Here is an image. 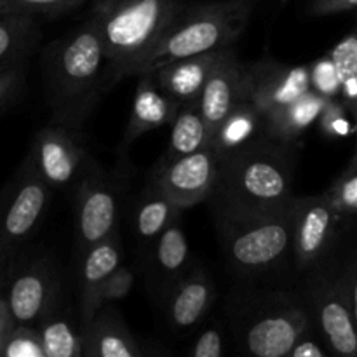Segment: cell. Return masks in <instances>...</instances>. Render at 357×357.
I'll return each instance as SVG.
<instances>
[{
    "mask_svg": "<svg viewBox=\"0 0 357 357\" xmlns=\"http://www.w3.org/2000/svg\"><path fill=\"white\" fill-rule=\"evenodd\" d=\"M2 357H47L42 349L38 331L30 326H16L7 340Z\"/></svg>",
    "mask_w": 357,
    "mask_h": 357,
    "instance_id": "obj_33",
    "label": "cell"
},
{
    "mask_svg": "<svg viewBox=\"0 0 357 357\" xmlns=\"http://www.w3.org/2000/svg\"><path fill=\"white\" fill-rule=\"evenodd\" d=\"M40 38L33 16H0V72L26 63Z\"/></svg>",
    "mask_w": 357,
    "mask_h": 357,
    "instance_id": "obj_25",
    "label": "cell"
},
{
    "mask_svg": "<svg viewBox=\"0 0 357 357\" xmlns=\"http://www.w3.org/2000/svg\"><path fill=\"white\" fill-rule=\"evenodd\" d=\"M24 73H26V63L7 68L0 72V112L16 98L24 82Z\"/></svg>",
    "mask_w": 357,
    "mask_h": 357,
    "instance_id": "obj_35",
    "label": "cell"
},
{
    "mask_svg": "<svg viewBox=\"0 0 357 357\" xmlns=\"http://www.w3.org/2000/svg\"><path fill=\"white\" fill-rule=\"evenodd\" d=\"M357 9V0H310V16H331Z\"/></svg>",
    "mask_w": 357,
    "mask_h": 357,
    "instance_id": "obj_37",
    "label": "cell"
},
{
    "mask_svg": "<svg viewBox=\"0 0 357 357\" xmlns=\"http://www.w3.org/2000/svg\"><path fill=\"white\" fill-rule=\"evenodd\" d=\"M42 77L51 122L79 132L108 87L107 56L93 20L45 47Z\"/></svg>",
    "mask_w": 357,
    "mask_h": 357,
    "instance_id": "obj_1",
    "label": "cell"
},
{
    "mask_svg": "<svg viewBox=\"0 0 357 357\" xmlns=\"http://www.w3.org/2000/svg\"><path fill=\"white\" fill-rule=\"evenodd\" d=\"M220 243L230 267L246 278L279 267L293 251L291 204L281 211L215 213Z\"/></svg>",
    "mask_w": 357,
    "mask_h": 357,
    "instance_id": "obj_5",
    "label": "cell"
},
{
    "mask_svg": "<svg viewBox=\"0 0 357 357\" xmlns=\"http://www.w3.org/2000/svg\"><path fill=\"white\" fill-rule=\"evenodd\" d=\"M42 349L47 357H82V331H77L68 317L49 312L38 326Z\"/></svg>",
    "mask_w": 357,
    "mask_h": 357,
    "instance_id": "obj_27",
    "label": "cell"
},
{
    "mask_svg": "<svg viewBox=\"0 0 357 357\" xmlns=\"http://www.w3.org/2000/svg\"><path fill=\"white\" fill-rule=\"evenodd\" d=\"M26 159L42 181L54 190L80 178L91 155L79 142L77 132L51 124L35 135Z\"/></svg>",
    "mask_w": 357,
    "mask_h": 357,
    "instance_id": "obj_12",
    "label": "cell"
},
{
    "mask_svg": "<svg viewBox=\"0 0 357 357\" xmlns=\"http://www.w3.org/2000/svg\"><path fill=\"white\" fill-rule=\"evenodd\" d=\"M248 100L246 63H241L232 47L220 52L197 105L209 132L241 101Z\"/></svg>",
    "mask_w": 357,
    "mask_h": 357,
    "instance_id": "obj_16",
    "label": "cell"
},
{
    "mask_svg": "<svg viewBox=\"0 0 357 357\" xmlns=\"http://www.w3.org/2000/svg\"><path fill=\"white\" fill-rule=\"evenodd\" d=\"M251 2H255V0H251Z\"/></svg>",
    "mask_w": 357,
    "mask_h": 357,
    "instance_id": "obj_42",
    "label": "cell"
},
{
    "mask_svg": "<svg viewBox=\"0 0 357 357\" xmlns=\"http://www.w3.org/2000/svg\"><path fill=\"white\" fill-rule=\"evenodd\" d=\"M310 305L335 354L338 357H357V328L342 274L316 279L310 288Z\"/></svg>",
    "mask_w": 357,
    "mask_h": 357,
    "instance_id": "obj_14",
    "label": "cell"
},
{
    "mask_svg": "<svg viewBox=\"0 0 357 357\" xmlns=\"http://www.w3.org/2000/svg\"><path fill=\"white\" fill-rule=\"evenodd\" d=\"M178 0H94V21L108 63V86L138 75L176 10Z\"/></svg>",
    "mask_w": 357,
    "mask_h": 357,
    "instance_id": "obj_3",
    "label": "cell"
},
{
    "mask_svg": "<svg viewBox=\"0 0 357 357\" xmlns=\"http://www.w3.org/2000/svg\"><path fill=\"white\" fill-rule=\"evenodd\" d=\"M222 51L223 49L178 59V61L153 70L152 73L160 89L178 105L197 103L209 79V73Z\"/></svg>",
    "mask_w": 357,
    "mask_h": 357,
    "instance_id": "obj_21",
    "label": "cell"
},
{
    "mask_svg": "<svg viewBox=\"0 0 357 357\" xmlns=\"http://www.w3.org/2000/svg\"><path fill=\"white\" fill-rule=\"evenodd\" d=\"M86 0H0V16L56 17L77 9Z\"/></svg>",
    "mask_w": 357,
    "mask_h": 357,
    "instance_id": "obj_30",
    "label": "cell"
},
{
    "mask_svg": "<svg viewBox=\"0 0 357 357\" xmlns=\"http://www.w3.org/2000/svg\"><path fill=\"white\" fill-rule=\"evenodd\" d=\"M52 190L24 159L0 194V281L7 278L21 248L45 215Z\"/></svg>",
    "mask_w": 357,
    "mask_h": 357,
    "instance_id": "obj_6",
    "label": "cell"
},
{
    "mask_svg": "<svg viewBox=\"0 0 357 357\" xmlns=\"http://www.w3.org/2000/svg\"><path fill=\"white\" fill-rule=\"evenodd\" d=\"M209 138H211V132L199 110V105H180L176 115L171 121L169 145L160 160L176 159V157L197 152L209 145Z\"/></svg>",
    "mask_w": 357,
    "mask_h": 357,
    "instance_id": "obj_26",
    "label": "cell"
},
{
    "mask_svg": "<svg viewBox=\"0 0 357 357\" xmlns=\"http://www.w3.org/2000/svg\"><path fill=\"white\" fill-rule=\"evenodd\" d=\"M80 331L82 357H142L126 323L110 305L101 307Z\"/></svg>",
    "mask_w": 357,
    "mask_h": 357,
    "instance_id": "obj_20",
    "label": "cell"
},
{
    "mask_svg": "<svg viewBox=\"0 0 357 357\" xmlns=\"http://www.w3.org/2000/svg\"><path fill=\"white\" fill-rule=\"evenodd\" d=\"M220 159L211 146L188 155L159 160L149 183L159 188L178 208L188 209L209 201L218 178Z\"/></svg>",
    "mask_w": 357,
    "mask_h": 357,
    "instance_id": "obj_9",
    "label": "cell"
},
{
    "mask_svg": "<svg viewBox=\"0 0 357 357\" xmlns=\"http://www.w3.org/2000/svg\"><path fill=\"white\" fill-rule=\"evenodd\" d=\"M342 278H344L349 305H351V312H352V317H354V323L357 328V260L352 261V264L345 268Z\"/></svg>",
    "mask_w": 357,
    "mask_h": 357,
    "instance_id": "obj_38",
    "label": "cell"
},
{
    "mask_svg": "<svg viewBox=\"0 0 357 357\" xmlns=\"http://www.w3.org/2000/svg\"><path fill=\"white\" fill-rule=\"evenodd\" d=\"M309 312L288 293H274L255 303L244 321L243 347L248 357H286L305 337Z\"/></svg>",
    "mask_w": 357,
    "mask_h": 357,
    "instance_id": "obj_7",
    "label": "cell"
},
{
    "mask_svg": "<svg viewBox=\"0 0 357 357\" xmlns=\"http://www.w3.org/2000/svg\"><path fill=\"white\" fill-rule=\"evenodd\" d=\"M122 264V246L119 232L91 246L80 257V319L87 324L101 309V289L112 272Z\"/></svg>",
    "mask_w": 357,
    "mask_h": 357,
    "instance_id": "obj_18",
    "label": "cell"
},
{
    "mask_svg": "<svg viewBox=\"0 0 357 357\" xmlns=\"http://www.w3.org/2000/svg\"><path fill=\"white\" fill-rule=\"evenodd\" d=\"M122 178L89 159L75 192V250L82 257L91 246L117 232Z\"/></svg>",
    "mask_w": 357,
    "mask_h": 357,
    "instance_id": "obj_8",
    "label": "cell"
},
{
    "mask_svg": "<svg viewBox=\"0 0 357 357\" xmlns=\"http://www.w3.org/2000/svg\"><path fill=\"white\" fill-rule=\"evenodd\" d=\"M6 302L17 326L40 323L56 309L61 293L59 275L54 265L45 258L10 268L7 275Z\"/></svg>",
    "mask_w": 357,
    "mask_h": 357,
    "instance_id": "obj_10",
    "label": "cell"
},
{
    "mask_svg": "<svg viewBox=\"0 0 357 357\" xmlns=\"http://www.w3.org/2000/svg\"><path fill=\"white\" fill-rule=\"evenodd\" d=\"M145 282L150 295L164 303L171 289L192 267V253L187 234L180 220L171 223L145 250Z\"/></svg>",
    "mask_w": 357,
    "mask_h": 357,
    "instance_id": "obj_15",
    "label": "cell"
},
{
    "mask_svg": "<svg viewBox=\"0 0 357 357\" xmlns=\"http://www.w3.org/2000/svg\"><path fill=\"white\" fill-rule=\"evenodd\" d=\"M328 54L340 77V100L352 112L357 107V30L345 35Z\"/></svg>",
    "mask_w": 357,
    "mask_h": 357,
    "instance_id": "obj_28",
    "label": "cell"
},
{
    "mask_svg": "<svg viewBox=\"0 0 357 357\" xmlns=\"http://www.w3.org/2000/svg\"><path fill=\"white\" fill-rule=\"evenodd\" d=\"M16 326L17 324L14 323L13 316H10V310L7 307L6 298L0 296V357H2L7 340H9L10 333H13Z\"/></svg>",
    "mask_w": 357,
    "mask_h": 357,
    "instance_id": "obj_39",
    "label": "cell"
},
{
    "mask_svg": "<svg viewBox=\"0 0 357 357\" xmlns=\"http://www.w3.org/2000/svg\"><path fill=\"white\" fill-rule=\"evenodd\" d=\"M183 209L178 208L167 195L146 181V187L132 206L131 229L132 236L145 251L171 223L180 220Z\"/></svg>",
    "mask_w": 357,
    "mask_h": 357,
    "instance_id": "obj_22",
    "label": "cell"
},
{
    "mask_svg": "<svg viewBox=\"0 0 357 357\" xmlns=\"http://www.w3.org/2000/svg\"><path fill=\"white\" fill-rule=\"evenodd\" d=\"M352 119H354V135L357 136V107L352 110Z\"/></svg>",
    "mask_w": 357,
    "mask_h": 357,
    "instance_id": "obj_41",
    "label": "cell"
},
{
    "mask_svg": "<svg viewBox=\"0 0 357 357\" xmlns=\"http://www.w3.org/2000/svg\"><path fill=\"white\" fill-rule=\"evenodd\" d=\"M293 260L300 271L314 267L328 253L337 236L342 216L328 195L293 197Z\"/></svg>",
    "mask_w": 357,
    "mask_h": 357,
    "instance_id": "obj_11",
    "label": "cell"
},
{
    "mask_svg": "<svg viewBox=\"0 0 357 357\" xmlns=\"http://www.w3.org/2000/svg\"><path fill=\"white\" fill-rule=\"evenodd\" d=\"M324 194L342 218L357 215V146L347 167L331 183V187L324 190Z\"/></svg>",
    "mask_w": 357,
    "mask_h": 357,
    "instance_id": "obj_29",
    "label": "cell"
},
{
    "mask_svg": "<svg viewBox=\"0 0 357 357\" xmlns=\"http://www.w3.org/2000/svg\"><path fill=\"white\" fill-rule=\"evenodd\" d=\"M310 91L323 96L324 100H337L340 98V77L337 66L330 54L321 56L309 65Z\"/></svg>",
    "mask_w": 357,
    "mask_h": 357,
    "instance_id": "obj_32",
    "label": "cell"
},
{
    "mask_svg": "<svg viewBox=\"0 0 357 357\" xmlns=\"http://www.w3.org/2000/svg\"><path fill=\"white\" fill-rule=\"evenodd\" d=\"M286 357H326V356H324V352L321 351V347L316 344V342L305 340V337H303Z\"/></svg>",
    "mask_w": 357,
    "mask_h": 357,
    "instance_id": "obj_40",
    "label": "cell"
},
{
    "mask_svg": "<svg viewBox=\"0 0 357 357\" xmlns=\"http://www.w3.org/2000/svg\"><path fill=\"white\" fill-rule=\"evenodd\" d=\"M248 100L264 114H275L310 91L309 65H284L274 59L246 65Z\"/></svg>",
    "mask_w": 357,
    "mask_h": 357,
    "instance_id": "obj_13",
    "label": "cell"
},
{
    "mask_svg": "<svg viewBox=\"0 0 357 357\" xmlns=\"http://www.w3.org/2000/svg\"><path fill=\"white\" fill-rule=\"evenodd\" d=\"M296 146L258 138L220 159L209 201L215 213L281 211L293 201Z\"/></svg>",
    "mask_w": 357,
    "mask_h": 357,
    "instance_id": "obj_2",
    "label": "cell"
},
{
    "mask_svg": "<svg viewBox=\"0 0 357 357\" xmlns=\"http://www.w3.org/2000/svg\"><path fill=\"white\" fill-rule=\"evenodd\" d=\"M190 357H223L222 331L216 326L202 330L195 340Z\"/></svg>",
    "mask_w": 357,
    "mask_h": 357,
    "instance_id": "obj_36",
    "label": "cell"
},
{
    "mask_svg": "<svg viewBox=\"0 0 357 357\" xmlns=\"http://www.w3.org/2000/svg\"><path fill=\"white\" fill-rule=\"evenodd\" d=\"M321 132L330 139H344L354 135V119L352 112L345 107L340 98L328 100L317 119Z\"/></svg>",
    "mask_w": 357,
    "mask_h": 357,
    "instance_id": "obj_31",
    "label": "cell"
},
{
    "mask_svg": "<svg viewBox=\"0 0 357 357\" xmlns=\"http://www.w3.org/2000/svg\"><path fill=\"white\" fill-rule=\"evenodd\" d=\"M132 286H135V274H132L131 268L121 264L112 272L110 278L105 282L103 289H101V305H110V303L126 298Z\"/></svg>",
    "mask_w": 357,
    "mask_h": 357,
    "instance_id": "obj_34",
    "label": "cell"
},
{
    "mask_svg": "<svg viewBox=\"0 0 357 357\" xmlns=\"http://www.w3.org/2000/svg\"><path fill=\"white\" fill-rule=\"evenodd\" d=\"M215 296V281L208 268L201 264H192L164 300L171 326L181 331L197 326L211 309Z\"/></svg>",
    "mask_w": 357,
    "mask_h": 357,
    "instance_id": "obj_17",
    "label": "cell"
},
{
    "mask_svg": "<svg viewBox=\"0 0 357 357\" xmlns=\"http://www.w3.org/2000/svg\"><path fill=\"white\" fill-rule=\"evenodd\" d=\"M253 6L251 0H213L180 6L153 51L142 63L138 75L178 59L232 47L246 30Z\"/></svg>",
    "mask_w": 357,
    "mask_h": 357,
    "instance_id": "obj_4",
    "label": "cell"
},
{
    "mask_svg": "<svg viewBox=\"0 0 357 357\" xmlns=\"http://www.w3.org/2000/svg\"><path fill=\"white\" fill-rule=\"evenodd\" d=\"M178 108L180 105L160 89L152 72L139 73L131 114L124 131V145H131L145 132L171 124Z\"/></svg>",
    "mask_w": 357,
    "mask_h": 357,
    "instance_id": "obj_19",
    "label": "cell"
},
{
    "mask_svg": "<svg viewBox=\"0 0 357 357\" xmlns=\"http://www.w3.org/2000/svg\"><path fill=\"white\" fill-rule=\"evenodd\" d=\"M326 101L317 93L309 91L291 105L265 117V136L284 145H298L303 132L317 122Z\"/></svg>",
    "mask_w": 357,
    "mask_h": 357,
    "instance_id": "obj_24",
    "label": "cell"
},
{
    "mask_svg": "<svg viewBox=\"0 0 357 357\" xmlns=\"http://www.w3.org/2000/svg\"><path fill=\"white\" fill-rule=\"evenodd\" d=\"M265 136V117L250 100L237 103L211 132L209 146L218 159Z\"/></svg>",
    "mask_w": 357,
    "mask_h": 357,
    "instance_id": "obj_23",
    "label": "cell"
}]
</instances>
